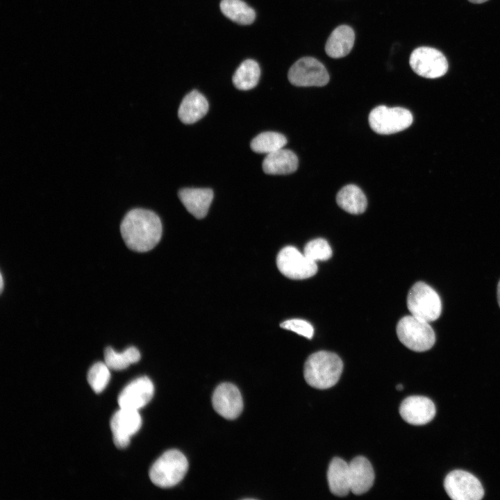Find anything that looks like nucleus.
Returning a JSON list of instances; mask_svg holds the SVG:
<instances>
[{"mask_svg": "<svg viewBox=\"0 0 500 500\" xmlns=\"http://www.w3.org/2000/svg\"><path fill=\"white\" fill-rule=\"evenodd\" d=\"M140 357L139 350L135 347H130L122 353L108 347L104 351V362L110 369L114 370L124 369L130 365L138 362Z\"/></svg>", "mask_w": 500, "mask_h": 500, "instance_id": "nucleus-24", "label": "nucleus"}, {"mask_svg": "<svg viewBox=\"0 0 500 500\" xmlns=\"http://www.w3.org/2000/svg\"><path fill=\"white\" fill-rule=\"evenodd\" d=\"M303 253L315 262L326 260L332 256V249L326 240L317 238L310 240L305 245Z\"/></svg>", "mask_w": 500, "mask_h": 500, "instance_id": "nucleus-27", "label": "nucleus"}, {"mask_svg": "<svg viewBox=\"0 0 500 500\" xmlns=\"http://www.w3.org/2000/svg\"><path fill=\"white\" fill-rule=\"evenodd\" d=\"M208 103L206 97L197 90H192L182 100L178 108V117L186 124H193L206 115Z\"/></svg>", "mask_w": 500, "mask_h": 500, "instance_id": "nucleus-19", "label": "nucleus"}, {"mask_svg": "<svg viewBox=\"0 0 500 500\" xmlns=\"http://www.w3.org/2000/svg\"><path fill=\"white\" fill-rule=\"evenodd\" d=\"M412 115L401 107L389 108L378 106L370 112L368 117L371 128L381 135L402 131L412 123Z\"/></svg>", "mask_w": 500, "mask_h": 500, "instance_id": "nucleus-6", "label": "nucleus"}, {"mask_svg": "<svg viewBox=\"0 0 500 500\" xmlns=\"http://www.w3.org/2000/svg\"><path fill=\"white\" fill-rule=\"evenodd\" d=\"M212 403L215 410L227 419L237 418L243 409L241 393L235 385L230 383H221L216 388Z\"/></svg>", "mask_w": 500, "mask_h": 500, "instance_id": "nucleus-12", "label": "nucleus"}, {"mask_svg": "<svg viewBox=\"0 0 500 500\" xmlns=\"http://www.w3.org/2000/svg\"><path fill=\"white\" fill-rule=\"evenodd\" d=\"M142 419L138 410L120 408L112 417L110 429L116 447L124 449L130 443V438L140 428Z\"/></svg>", "mask_w": 500, "mask_h": 500, "instance_id": "nucleus-11", "label": "nucleus"}, {"mask_svg": "<svg viewBox=\"0 0 500 500\" xmlns=\"http://www.w3.org/2000/svg\"><path fill=\"white\" fill-rule=\"evenodd\" d=\"M336 201L341 208L353 215L364 212L367 205L364 192L353 184L345 185L338 192Z\"/></svg>", "mask_w": 500, "mask_h": 500, "instance_id": "nucleus-21", "label": "nucleus"}, {"mask_svg": "<svg viewBox=\"0 0 500 500\" xmlns=\"http://www.w3.org/2000/svg\"><path fill=\"white\" fill-rule=\"evenodd\" d=\"M402 389H403V385L401 384H399L397 385V390H401Z\"/></svg>", "mask_w": 500, "mask_h": 500, "instance_id": "nucleus-32", "label": "nucleus"}, {"mask_svg": "<svg viewBox=\"0 0 500 500\" xmlns=\"http://www.w3.org/2000/svg\"><path fill=\"white\" fill-rule=\"evenodd\" d=\"M288 80L298 87H322L329 81L325 67L317 59L303 57L296 61L288 72Z\"/></svg>", "mask_w": 500, "mask_h": 500, "instance_id": "nucleus-8", "label": "nucleus"}, {"mask_svg": "<svg viewBox=\"0 0 500 500\" xmlns=\"http://www.w3.org/2000/svg\"><path fill=\"white\" fill-rule=\"evenodd\" d=\"M407 307L410 314L428 322L435 321L442 312V302L437 292L428 284L419 281L410 289Z\"/></svg>", "mask_w": 500, "mask_h": 500, "instance_id": "nucleus-5", "label": "nucleus"}, {"mask_svg": "<svg viewBox=\"0 0 500 500\" xmlns=\"http://www.w3.org/2000/svg\"><path fill=\"white\" fill-rule=\"evenodd\" d=\"M354 41L353 30L347 25L339 26L328 37L325 51L329 57L333 58L344 57L352 49Z\"/></svg>", "mask_w": 500, "mask_h": 500, "instance_id": "nucleus-20", "label": "nucleus"}, {"mask_svg": "<svg viewBox=\"0 0 500 500\" xmlns=\"http://www.w3.org/2000/svg\"><path fill=\"white\" fill-rule=\"evenodd\" d=\"M497 301L499 306L500 307V281H499L498 285H497Z\"/></svg>", "mask_w": 500, "mask_h": 500, "instance_id": "nucleus-29", "label": "nucleus"}, {"mask_svg": "<svg viewBox=\"0 0 500 500\" xmlns=\"http://www.w3.org/2000/svg\"><path fill=\"white\" fill-rule=\"evenodd\" d=\"M260 69L258 63L252 59L244 60L233 76V83L236 88L248 90L253 88L258 83Z\"/></svg>", "mask_w": 500, "mask_h": 500, "instance_id": "nucleus-23", "label": "nucleus"}, {"mask_svg": "<svg viewBox=\"0 0 500 500\" xmlns=\"http://www.w3.org/2000/svg\"><path fill=\"white\" fill-rule=\"evenodd\" d=\"M399 414L404 421L412 425H424L435 415V406L428 397L410 396L400 405Z\"/></svg>", "mask_w": 500, "mask_h": 500, "instance_id": "nucleus-14", "label": "nucleus"}, {"mask_svg": "<svg viewBox=\"0 0 500 500\" xmlns=\"http://www.w3.org/2000/svg\"><path fill=\"white\" fill-rule=\"evenodd\" d=\"M343 369L341 358L333 352L320 351L306 360L303 369L306 383L317 389H328L339 381Z\"/></svg>", "mask_w": 500, "mask_h": 500, "instance_id": "nucleus-2", "label": "nucleus"}, {"mask_svg": "<svg viewBox=\"0 0 500 500\" xmlns=\"http://www.w3.org/2000/svg\"><path fill=\"white\" fill-rule=\"evenodd\" d=\"M178 197L191 215L202 219L208 213L213 199V192L210 188H183L179 190Z\"/></svg>", "mask_w": 500, "mask_h": 500, "instance_id": "nucleus-15", "label": "nucleus"}, {"mask_svg": "<svg viewBox=\"0 0 500 500\" xmlns=\"http://www.w3.org/2000/svg\"><path fill=\"white\" fill-rule=\"evenodd\" d=\"M283 329L293 331L308 339H311L314 334L312 326L306 320L301 319H292L283 322L280 324Z\"/></svg>", "mask_w": 500, "mask_h": 500, "instance_id": "nucleus-28", "label": "nucleus"}, {"mask_svg": "<svg viewBox=\"0 0 500 500\" xmlns=\"http://www.w3.org/2000/svg\"><path fill=\"white\" fill-rule=\"evenodd\" d=\"M286 143L287 139L283 134L266 131L252 140L251 148L256 153L269 154L283 148Z\"/></svg>", "mask_w": 500, "mask_h": 500, "instance_id": "nucleus-25", "label": "nucleus"}, {"mask_svg": "<svg viewBox=\"0 0 500 500\" xmlns=\"http://www.w3.org/2000/svg\"><path fill=\"white\" fill-rule=\"evenodd\" d=\"M188 469L186 457L178 450L165 451L152 465L149 470L151 482L160 488H171L178 484Z\"/></svg>", "mask_w": 500, "mask_h": 500, "instance_id": "nucleus-3", "label": "nucleus"}, {"mask_svg": "<svg viewBox=\"0 0 500 500\" xmlns=\"http://www.w3.org/2000/svg\"><path fill=\"white\" fill-rule=\"evenodd\" d=\"M327 481L333 494L338 497L347 495L351 491L349 463L340 458H334L328 466Z\"/></svg>", "mask_w": 500, "mask_h": 500, "instance_id": "nucleus-18", "label": "nucleus"}, {"mask_svg": "<svg viewBox=\"0 0 500 500\" xmlns=\"http://www.w3.org/2000/svg\"><path fill=\"white\" fill-rule=\"evenodd\" d=\"M409 62L417 74L427 78L441 77L448 70V62L444 55L439 50L429 47L415 49L410 54Z\"/></svg>", "mask_w": 500, "mask_h": 500, "instance_id": "nucleus-9", "label": "nucleus"}, {"mask_svg": "<svg viewBox=\"0 0 500 500\" xmlns=\"http://www.w3.org/2000/svg\"><path fill=\"white\" fill-rule=\"evenodd\" d=\"M276 265L282 274L294 280L312 277L317 272L316 262L292 246L285 247L279 251Z\"/></svg>", "mask_w": 500, "mask_h": 500, "instance_id": "nucleus-7", "label": "nucleus"}, {"mask_svg": "<svg viewBox=\"0 0 500 500\" xmlns=\"http://www.w3.org/2000/svg\"><path fill=\"white\" fill-rule=\"evenodd\" d=\"M154 386L147 376L135 379L128 384L118 397L120 408L138 410L146 406L152 399Z\"/></svg>", "mask_w": 500, "mask_h": 500, "instance_id": "nucleus-13", "label": "nucleus"}, {"mask_svg": "<svg viewBox=\"0 0 500 500\" xmlns=\"http://www.w3.org/2000/svg\"><path fill=\"white\" fill-rule=\"evenodd\" d=\"M298 167V158L292 151L283 148L267 154L262 162L265 174L272 175L289 174Z\"/></svg>", "mask_w": 500, "mask_h": 500, "instance_id": "nucleus-17", "label": "nucleus"}, {"mask_svg": "<svg viewBox=\"0 0 500 500\" xmlns=\"http://www.w3.org/2000/svg\"><path fill=\"white\" fill-rule=\"evenodd\" d=\"M219 6L222 12L237 24L249 25L255 20L254 10L242 0H222Z\"/></svg>", "mask_w": 500, "mask_h": 500, "instance_id": "nucleus-22", "label": "nucleus"}, {"mask_svg": "<svg viewBox=\"0 0 500 500\" xmlns=\"http://www.w3.org/2000/svg\"><path fill=\"white\" fill-rule=\"evenodd\" d=\"M162 224L153 211L134 208L124 217L120 232L126 245L131 250L146 252L153 249L162 236Z\"/></svg>", "mask_w": 500, "mask_h": 500, "instance_id": "nucleus-1", "label": "nucleus"}, {"mask_svg": "<svg viewBox=\"0 0 500 500\" xmlns=\"http://www.w3.org/2000/svg\"><path fill=\"white\" fill-rule=\"evenodd\" d=\"M0 289H1V292H2V291L3 290V279L2 274H1V288H0Z\"/></svg>", "mask_w": 500, "mask_h": 500, "instance_id": "nucleus-31", "label": "nucleus"}, {"mask_svg": "<svg viewBox=\"0 0 500 500\" xmlns=\"http://www.w3.org/2000/svg\"><path fill=\"white\" fill-rule=\"evenodd\" d=\"M110 368L105 362L94 363L88 373V382L96 393L101 392L110 379Z\"/></svg>", "mask_w": 500, "mask_h": 500, "instance_id": "nucleus-26", "label": "nucleus"}, {"mask_svg": "<svg viewBox=\"0 0 500 500\" xmlns=\"http://www.w3.org/2000/svg\"><path fill=\"white\" fill-rule=\"evenodd\" d=\"M468 1L472 3H481L487 1L488 0H468Z\"/></svg>", "mask_w": 500, "mask_h": 500, "instance_id": "nucleus-30", "label": "nucleus"}, {"mask_svg": "<svg viewBox=\"0 0 500 500\" xmlns=\"http://www.w3.org/2000/svg\"><path fill=\"white\" fill-rule=\"evenodd\" d=\"M349 466L351 492L356 495L367 492L374 481V472L369 461L363 456H358Z\"/></svg>", "mask_w": 500, "mask_h": 500, "instance_id": "nucleus-16", "label": "nucleus"}, {"mask_svg": "<svg viewBox=\"0 0 500 500\" xmlns=\"http://www.w3.org/2000/svg\"><path fill=\"white\" fill-rule=\"evenodd\" d=\"M444 487L453 500H480L484 496V490L479 480L462 470L449 473L444 479Z\"/></svg>", "mask_w": 500, "mask_h": 500, "instance_id": "nucleus-10", "label": "nucleus"}, {"mask_svg": "<svg viewBox=\"0 0 500 500\" xmlns=\"http://www.w3.org/2000/svg\"><path fill=\"white\" fill-rule=\"evenodd\" d=\"M396 330L399 341L414 351H426L435 342V333L429 322L412 315L402 317Z\"/></svg>", "mask_w": 500, "mask_h": 500, "instance_id": "nucleus-4", "label": "nucleus"}]
</instances>
